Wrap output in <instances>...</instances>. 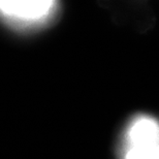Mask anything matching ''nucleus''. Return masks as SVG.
Here are the masks:
<instances>
[{"instance_id": "1", "label": "nucleus", "mask_w": 159, "mask_h": 159, "mask_svg": "<svg viewBox=\"0 0 159 159\" xmlns=\"http://www.w3.org/2000/svg\"><path fill=\"white\" fill-rule=\"evenodd\" d=\"M122 159H159V121L148 115L134 117L124 131Z\"/></svg>"}, {"instance_id": "2", "label": "nucleus", "mask_w": 159, "mask_h": 159, "mask_svg": "<svg viewBox=\"0 0 159 159\" xmlns=\"http://www.w3.org/2000/svg\"><path fill=\"white\" fill-rule=\"evenodd\" d=\"M59 4L56 1H2L0 20L17 30H34L46 26L55 18Z\"/></svg>"}]
</instances>
